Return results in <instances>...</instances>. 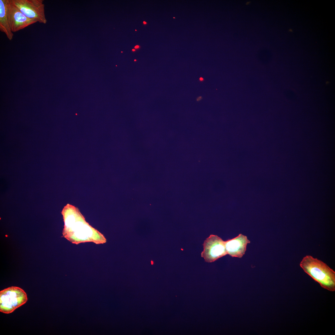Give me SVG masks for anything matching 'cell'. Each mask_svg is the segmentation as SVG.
<instances>
[{"mask_svg": "<svg viewBox=\"0 0 335 335\" xmlns=\"http://www.w3.org/2000/svg\"><path fill=\"white\" fill-rule=\"evenodd\" d=\"M143 23H144V24H145L146 23V22H145V21H144Z\"/></svg>", "mask_w": 335, "mask_h": 335, "instance_id": "cell-12", "label": "cell"}, {"mask_svg": "<svg viewBox=\"0 0 335 335\" xmlns=\"http://www.w3.org/2000/svg\"><path fill=\"white\" fill-rule=\"evenodd\" d=\"M202 99V97L201 96H199L197 98L196 100H197V101H199V100H200Z\"/></svg>", "mask_w": 335, "mask_h": 335, "instance_id": "cell-9", "label": "cell"}, {"mask_svg": "<svg viewBox=\"0 0 335 335\" xmlns=\"http://www.w3.org/2000/svg\"><path fill=\"white\" fill-rule=\"evenodd\" d=\"M7 15L10 26L13 33L37 22L24 15L12 3L11 0H9L8 5Z\"/></svg>", "mask_w": 335, "mask_h": 335, "instance_id": "cell-6", "label": "cell"}, {"mask_svg": "<svg viewBox=\"0 0 335 335\" xmlns=\"http://www.w3.org/2000/svg\"><path fill=\"white\" fill-rule=\"evenodd\" d=\"M139 46H138V45L136 46H135V48H139Z\"/></svg>", "mask_w": 335, "mask_h": 335, "instance_id": "cell-11", "label": "cell"}, {"mask_svg": "<svg viewBox=\"0 0 335 335\" xmlns=\"http://www.w3.org/2000/svg\"><path fill=\"white\" fill-rule=\"evenodd\" d=\"M61 213L65 223L63 236L72 243L78 244L90 242L100 244L106 242L103 235L86 222L77 208L68 204Z\"/></svg>", "mask_w": 335, "mask_h": 335, "instance_id": "cell-1", "label": "cell"}, {"mask_svg": "<svg viewBox=\"0 0 335 335\" xmlns=\"http://www.w3.org/2000/svg\"><path fill=\"white\" fill-rule=\"evenodd\" d=\"M9 0H0V30L9 40H12L14 34L10 27L7 15Z\"/></svg>", "mask_w": 335, "mask_h": 335, "instance_id": "cell-8", "label": "cell"}, {"mask_svg": "<svg viewBox=\"0 0 335 335\" xmlns=\"http://www.w3.org/2000/svg\"><path fill=\"white\" fill-rule=\"evenodd\" d=\"M132 51H135V50L134 49H132Z\"/></svg>", "mask_w": 335, "mask_h": 335, "instance_id": "cell-13", "label": "cell"}, {"mask_svg": "<svg viewBox=\"0 0 335 335\" xmlns=\"http://www.w3.org/2000/svg\"><path fill=\"white\" fill-rule=\"evenodd\" d=\"M201 256L208 262H214L227 254L225 241L217 235L211 234L204 240Z\"/></svg>", "mask_w": 335, "mask_h": 335, "instance_id": "cell-5", "label": "cell"}, {"mask_svg": "<svg viewBox=\"0 0 335 335\" xmlns=\"http://www.w3.org/2000/svg\"><path fill=\"white\" fill-rule=\"evenodd\" d=\"M250 243L247 237L241 234L234 238L225 241L227 254L232 257L241 258L245 254L247 244Z\"/></svg>", "mask_w": 335, "mask_h": 335, "instance_id": "cell-7", "label": "cell"}, {"mask_svg": "<svg viewBox=\"0 0 335 335\" xmlns=\"http://www.w3.org/2000/svg\"><path fill=\"white\" fill-rule=\"evenodd\" d=\"M135 60V61H136V60Z\"/></svg>", "mask_w": 335, "mask_h": 335, "instance_id": "cell-14", "label": "cell"}, {"mask_svg": "<svg viewBox=\"0 0 335 335\" xmlns=\"http://www.w3.org/2000/svg\"><path fill=\"white\" fill-rule=\"evenodd\" d=\"M24 15L37 22L46 24L47 20L45 13L43 0H11Z\"/></svg>", "mask_w": 335, "mask_h": 335, "instance_id": "cell-4", "label": "cell"}, {"mask_svg": "<svg viewBox=\"0 0 335 335\" xmlns=\"http://www.w3.org/2000/svg\"><path fill=\"white\" fill-rule=\"evenodd\" d=\"M199 80L200 81H202L204 80V79L203 78L201 77L200 78Z\"/></svg>", "mask_w": 335, "mask_h": 335, "instance_id": "cell-10", "label": "cell"}, {"mask_svg": "<svg viewBox=\"0 0 335 335\" xmlns=\"http://www.w3.org/2000/svg\"><path fill=\"white\" fill-rule=\"evenodd\" d=\"M28 298L21 288L11 286L0 291V311L10 314L25 303Z\"/></svg>", "mask_w": 335, "mask_h": 335, "instance_id": "cell-3", "label": "cell"}, {"mask_svg": "<svg viewBox=\"0 0 335 335\" xmlns=\"http://www.w3.org/2000/svg\"><path fill=\"white\" fill-rule=\"evenodd\" d=\"M300 266L322 287L330 291H335V272L326 263L308 255L303 258Z\"/></svg>", "mask_w": 335, "mask_h": 335, "instance_id": "cell-2", "label": "cell"}]
</instances>
